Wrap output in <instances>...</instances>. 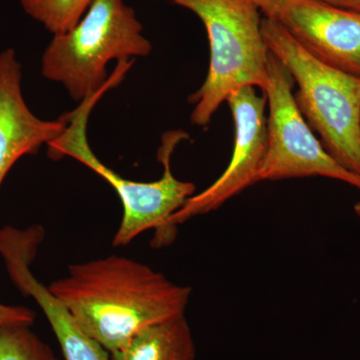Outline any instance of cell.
Here are the masks:
<instances>
[{
    "label": "cell",
    "instance_id": "6da1fadb",
    "mask_svg": "<svg viewBox=\"0 0 360 360\" xmlns=\"http://www.w3.org/2000/svg\"><path fill=\"white\" fill-rule=\"evenodd\" d=\"M49 290L110 354L143 329L186 314L189 286L118 255L70 265Z\"/></svg>",
    "mask_w": 360,
    "mask_h": 360
},
{
    "label": "cell",
    "instance_id": "7a4b0ae2",
    "mask_svg": "<svg viewBox=\"0 0 360 360\" xmlns=\"http://www.w3.org/2000/svg\"><path fill=\"white\" fill-rule=\"evenodd\" d=\"M127 71V65L118 63L103 89L82 101L77 110L63 115L68 125L58 139L47 144V155L53 160L66 156L75 158L115 188L122 202L123 217L113 238V245H127L142 232L155 229L153 245L160 248L169 245L176 238L177 231L169 225L170 217L195 194L194 184L175 179L170 167L175 148L188 135L180 130L163 134L162 144L158 149L163 174L160 179L153 182L134 181L118 174L97 158L87 141V122L92 108L106 91L120 84Z\"/></svg>",
    "mask_w": 360,
    "mask_h": 360
},
{
    "label": "cell",
    "instance_id": "3957f363",
    "mask_svg": "<svg viewBox=\"0 0 360 360\" xmlns=\"http://www.w3.org/2000/svg\"><path fill=\"white\" fill-rule=\"evenodd\" d=\"M269 51L297 84L295 103L329 155L360 176V77L322 63L272 18L262 21Z\"/></svg>",
    "mask_w": 360,
    "mask_h": 360
},
{
    "label": "cell",
    "instance_id": "277c9868",
    "mask_svg": "<svg viewBox=\"0 0 360 360\" xmlns=\"http://www.w3.org/2000/svg\"><path fill=\"white\" fill-rule=\"evenodd\" d=\"M184 7L202 21L210 46L207 77L189 96L191 122L206 127L232 92L269 82V51L262 32V11L252 0H163Z\"/></svg>",
    "mask_w": 360,
    "mask_h": 360
},
{
    "label": "cell",
    "instance_id": "5b68a950",
    "mask_svg": "<svg viewBox=\"0 0 360 360\" xmlns=\"http://www.w3.org/2000/svg\"><path fill=\"white\" fill-rule=\"evenodd\" d=\"M142 30L124 0H94L77 25L54 35L42 56V75L80 103L108 84L111 60L149 56L153 45Z\"/></svg>",
    "mask_w": 360,
    "mask_h": 360
},
{
    "label": "cell",
    "instance_id": "8992f818",
    "mask_svg": "<svg viewBox=\"0 0 360 360\" xmlns=\"http://www.w3.org/2000/svg\"><path fill=\"white\" fill-rule=\"evenodd\" d=\"M267 71V146L259 181L322 176L360 189L359 175L340 165L315 136L295 103V80L270 51Z\"/></svg>",
    "mask_w": 360,
    "mask_h": 360
},
{
    "label": "cell",
    "instance_id": "52a82bcc",
    "mask_svg": "<svg viewBox=\"0 0 360 360\" xmlns=\"http://www.w3.org/2000/svg\"><path fill=\"white\" fill-rule=\"evenodd\" d=\"M226 103L236 127L231 160L217 181L189 198L170 217L169 225L174 231L193 217L219 210L227 200L259 182L267 146L266 97L258 96L255 87L245 86L232 92Z\"/></svg>",
    "mask_w": 360,
    "mask_h": 360
},
{
    "label": "cell",
    "instance_id": "ba28073f",
    "mask_svg": "<svg viewBox=\"0 0 360 360\" xmlns=\"http://www.w3.org/2000/svg\"><path fill=\"white\" fill-rule=\"evenodd\" d=\"M272 20L315 58L360 77V13L321 0H277Z\"/></svg>",
    "mask_w": 360,
    "mask_h": 360
},
{
    "label": "cell",
    "instance_id": "9c48e42d",
    "mask_svg": "<svg viewBox=\"0 0 360 360\" xmlns=\"http://www.w3.org/2000/svg\"><path fill=\"white\" fill-rule=\"evenodd\" d=\"M39 245L37 239L25 233L11 234L0 240V255L11 281L44 311L58 341L63 360H111L110 352L90 338L49 288L33 276L30 264Z\"/></svg>",
    "mask_w": 360,
    "mask_h": 360
},
{
    "label": "cell",
    "instance_id": "30bf717a",
    "mask_svg": "<svg viewBox=\"0 0 360 360\" xmlns=\"http://www.w3.org/2000/svg\"><path fill=\"white\" fill-rule=\"evenodd\" d=\"M22 71L13 49L0 52V186L21 156L37 153L66 129L65 116L44 120L28 108L21 90Z\"/></svg>",
    "mask_w": 360,
    "mask_h": 360
},
{
    "label": "cell",
    "instance_id": "8fae6325",
    "mask_svg": "<svg viewBox=\"0 0 360 360\" xmlns=\"http://www.w3.org/2000/svg\"><path fill=\"white\" fill-rule=\"evenodd\" d=\"M111 360H195V342L186 314L143 329Z\"/></svg>",
    "mask_w": 360,
    "mask_h": 360
},
{
    "label": "cell",
    "instance_id": "7c38bea8",
    "mask_svg": "<svg viewBox=\"0 0 360 360\" xmlns=\"http://www.w3.org/2000/svg\"><path fill=\"white\" fill-rule=\"evenodd\" d=\"M94 0H20L27 15L49 30L60 34L71 30L84 18Z\"/></svg>",
    "mask_w": 360,
    "mask_h": 360
},
{
    "label": "cell",
    "instance_id": "4fadbf2b",
    "mask_svg": "<svg viewBox=\"0 0 360 360\" xmlns=\"http://www.w3.org/2000/svg\"><path fill=\"white\" fill-rule=\"evenodd\" d=\"M0 360H60L30 326H0Z\"/></svg>",
    "mask_w": 360,
    "mask_h": 360
},
{
    "label": "cell",
    "instance_id": "5bb4252c",
    "mask_svg": "<svg viewBox=\"0 0 360 360\" xmlns=\"http://www.w3.org/2000/svg\"><path fill=\"white\" fill-rule=\"evenodd\" d=\"M34 319V311L32 309L0 303V326L21 324L32 326Z\"/></svg>",
    "mask_w": 360,
    "mask_h": 360
},
{
    "label": "cell",
    "instance_id": "9a60e30c",
    "mask_svg": "<svg viewBox=\"0 0 360 360\" xmlns=\"http://www.w3.org/2000/svg\"><path fill=\"white\" fill-rule=\"evenodd\" d=\"M341 8L348 9V11H357L360 13V0H321Z\"/></svg>",
    "mask_w": 360,
    "mask_h": 360
},
{
    "label": "cell",
    "instance_id": "2e32d148",
    "mask_svg": "<svg viewBox=\"0 0 360 360\" xmlns=\"http://www.w3.org/2000/svg\"><path fill=\"white\" fill-rule=\"evenodd\" d=\"M259 7L265 18H272L277 0H252Z\"/></svg>",
    "mask_w": 360,
    "mask_h": 360
},
{
    "label": "cell",
    "instance_id": "e0dca14e",
    "mask_svg": "<svg viewBox=\"0 0 360 360\" xmlns=\"http://www.w3.org/2000/svg\"><path fill=\"white\" fill-rule=\"evenodd\" d=\"M354 212L356 213L359 217H360V200L359 202L355 203L354 205Z\"/></svg>",
    "mask_w": 360,
    "mask_h": 360
}]
</instances>
